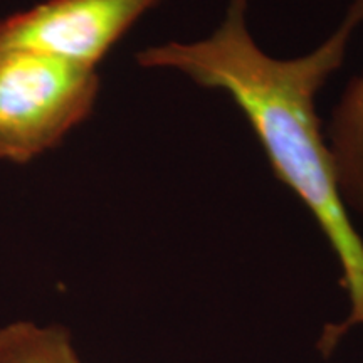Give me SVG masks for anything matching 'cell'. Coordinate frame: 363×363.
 Listing matches in <instances>:
<instances>
[{"instance_id": "6da1fadb", "label": "cell", "mask_w": 363, "mask_h": 363, "mask_svg": "<svg viewBox=\"0 0 363 363\" xmlns=\"http://www.w3.org/2000/svg\"><path fill=\"white\" fill-rule=\"evenodd\" d=\"M247 0H229L225 19L211 38L170 43L138 52L140 66L172 67L208 89H220L242 110L272 170L315 217L342 267L350 313L330 323L318 348L330 355L352 328L363 325V240L343 201L331 150L321 135L315 96L342 66L347 45L363 22V0H353L337 30L316 51L279 61L257 48L246 24Z\"/></svg>"}, {"instance_id": "3957f363", "label": "cell", "mask_w": 363, "mask_h": 363, "mask_svg": "<svg viewBox=\"0 0 363 363\" xmlns=\"http://www.w3.org/2000/svg\"><path fill=\"white\" fill-rule=\"evenodd\" d=\"M160 0H45L0 21V56L34 52L94 69Z\"/></svg>"}, {"instance_id": "7a4b0ae2", "label": "cell", "mask_w": 363, "mask_h": 363, "mask_svg": "<svg viewBox=\"0 0 363 363\" xmlns=\"http://www.w3.org/2000/svg\"><path fill=\"white\" fill-rule=\"evenodd\" d=\"M96 71L34 52L0 56V158L33 160L93 110Z\"/></svg>"}, {"instance_id": "277c9868", "label": "cell", "mask_w": 363, "mask_h": 363, "mask_svg": "<svg viewBox=\"0 0 363 363\" xmlns=\"http://www.w3.org/2000/svg\"><path fill=\"white\" fill-rule=\"evenodd\" d=\"M330 142L343 201L363 216V74L350 81L335 108Z\"/></svg>"}, {"instance_id": "5b68a950", "label": "cell", "mask_w": 363, "mask_h": 363, "mask_svg": "<svg viewBox=\"0 0 363 363\" xmlns=\"http://www.w3.org/2000/svg\"><path fill=\"white\" fill-rule=\"evenodd\" d=\"M0 363H81L62 326L16 321L0 328Z\"/></svg>"}]
</instances>
